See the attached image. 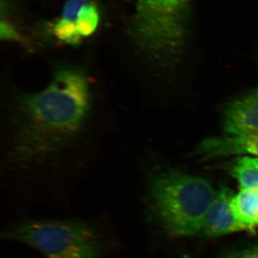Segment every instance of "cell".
I'll use <instances>...</instances> for the list:
<instances>
[{
	"label": "cell",
	"mask_w": 258,
	"mask_h": 258,
	"mask_svg": "<svg viewBox=\"0 0 258 258\" xmlns=\"http://www.w3.org/2000/svg\"><path fill=\"white\" fill-rule=\"evenodd\" d=\"M1 237L31 247L45 258H105L121 247L105 217H20L5 226Z\"/></svg>",
	"instance_id": "obj_2"
},
{
	"label": "cell",
	"mask_w": 258,
	"mask_h": 258,
	"mask_svg": "<svg viewBox=\"0 0 258 258\" xmlns=\"http://www.w3.org/2000/svg\"><path fill=\"white\" fill-rule=\"evenodd\" d=\"M99 20L98 8L91 0H68L54 26V35L64 43L78 45L94 33Z\"/></svg>",
	"instance_id": "obj_5"
},
{
	"label": "cell",
	"mask_w": 258,
	"mask_h": 258,
	"mask_svg": "<svg viewBox=\"0 0 258 258\" xmlns=\"http://www.w3.org/2000/svg\"><path fill=\"white\" fill-rule=\"evenodd\" d=\"M216 193L212 184L200 176L162 171L149 181L147 208L171 235L191 236L202 232L205 214Z\"/></svg>",
	"instance_id": "obj_3"
},
{
	"label": "cell",
	"mask_w": 258,
	"mask_h": 258,
	"mask_svg": "<svg viewBox=\"0 0 258 258\" xmlns=\"http://www.w3.org/2000/svg\"><path fill=\"white\" fill-rule=\"evenodd\" d=\"M1 37L7 40H18V32L7 22H1Z\"/></svg>",
	"instance_id": "obj_12"
},
{
	"label": "cell",
	"mask_w": 258,
	"mask_h": 258,
	"mask_svg": "<svg viewBox=\"0 0 258 258\" xmlns=\"http://www.w3.org/2000/svg\"><path fill=\"white\" fill-rule=\"evenodd\" d=\"M189 0H136L131 34L139 48L157 60L177 55L184 46Z\"/></svg>",
	"instance_id": "obj_4"
},
{
	"label": "cell",
	"mask_w": 258,
	"mask_h": 258,
	"mask_svg": "<svg viewBox=\"0 0 258 258\" xmlns=\"http://www.w3.org/2000/svg\"><path fill=\"white\" fill-rule=\"evenodd\" d=\"M217 258H258V242L242 248L232 249Z\"/></svg>",
	"instance_id": "obj_11"
},
{
	"label": "cell",
	"mask_w": 258,
	"mask_h": 258,
	"mask_svg": "<svg viewBox=\"0 0 258 258\" xmlns=\"http://www.w3.org/2000/svg\"><path fill=\"white\" fill-rule=\"evenodd\" d=\"M91 103L86 73L74 66L57 68L46 87L18 98L13 157L30 164L60 152L82 132Z\"/></svg>",
	"instance_id": "obj_1"
},
{
	"label": "cell",
	"mask_w": 258,
	"mask_h": 258,
	"mask_svg": "<svg viewBox=\"0 0 258 258\" xmlns=\"http://www.w3.org/2000/svg\"><path fill=\"white\" fill-rule=\"evenodd\" d=\"M224 128L232 137L258 131V89L231 102L224 115Z\"/></svg>",
	"instance_id": "obj_8"
},
{
	"label": "cell",
	"mask_w": 258,
	"mask_h": 258,
	"mask_svg": "<svg viewBox=\"0 0 258 258\" xmlns=\"http://www.w3.org/2000/svg\"><path fill=\"white\" fill-rule=\"evenodd\" d=\"M232 209L245 229L258 226V189H240L232 199Z\"/></svg>",
	"instance_id": "obj_9"
},
{
	"label": "cell",
	"mask_w": 258,
	"mask_h": 258,
	"mask_svg": "<svg viewBox=\"0 0 258 258\" xmlns=\"http://www.w3.org/2000/svg\"><path fill=\"white\" fill-rule=\"evenodd\" d=\"M233 197V193L226 188L217 191L204 218L202 232L205 235L219 237L246 230L234 213Z\"/></svg>",
	"instance_id": "obj_6"
},
{
	"label": "cell",
	"mask_w": 258,
	"mask_h": 258,
	"mask_svg": "<svg viewBox=\"0 0 258 258\" xmlns=\"http://www.w3.org/2000/svg\"><path fill=\"white\" fill-rule=\"evenodd\" d=\"M195 154L203 161L230 156L258 157V131L237 137L226 136L205 139L197 147Z\"/></svg>",
	"instance_id": "obj_7"
},
{
	"label": "cell",
	"mask_w": 258,
	"mask_h": 258,
	"mask_svg": "<svg viewBox=\"0 0 258 258\" xmlns=\"http://www.w3.org/2000/svg\"><path fill=\"white\" fill-rule=\"evenodd\" d=\"M230 168L240 189H258V157L239 156Z\"/></svg>",
	"instance_id": "obj_10"
}]
</instances>
